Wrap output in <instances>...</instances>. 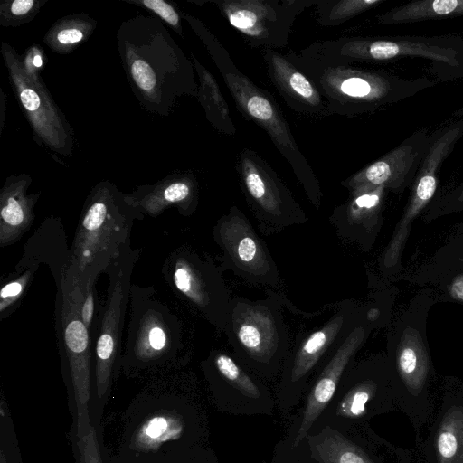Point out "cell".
<instances>
[{"instance_id":"30bf717a","label":"cell","mask_w":463,"mask_h":463,"mask_svg":"<svg viewBox=\"0 0 463 463\" xmlns=\"http://www.w3.org/2000/svg\"><path fill=\"white\" fill-rule=\"evenodd\" d=\"M213 240L222 250L220 268L253 285L279 287L280 275L267 245L237 206L218 219Z\"/></svg>"},{"instance_id":"8992f818","label":"cell","mask_w":463,"mask_h":463,"mask_svg":"<svg viewBox=\"0 0 463 463\" xmlns=\"http://www.w3.org/2000/svg\"><path fill=\"white\" fill-rule=\"evenodd\" d=\"M285 56L317 86L327 104L328 115L352 116L386 94L384 80L353 62L327 59L307 48Z\"/></svg>"},{"instance_id":"d590c367","label":"cell","mask_w":463,"mask_h":463,"mask_svg":"<svg viewBox=\"0 0 463 463\" xmlns=\"http://www.w3.org/2000/svg\"><path fill=\"white\" fill-rule=\"evenodd\" d=\"M126 3L139 5L156 14L167 24L180 37L184 38L181 14L176 7L165 0H123Z\"/></svg>"},{"instance_id":"7c38bea8","label":"cell","mask_w":463,"mask_h":463,"mask_svg":"<svg viewBox=\"0 0 463 463\" xmlns=\"http://www.w3.org/2000/svg\"><path fill=\"white\" fill-rule=\"evenodd\" d=\"M251 47L283 48L296 18L317 0H212Z\"/></svg>"},{"instance_id":"74e56055","label":"cell","mask_w":463,"mask_h":463,"mask_svg":"<svg viewBox=\"0 0 463 463\" xmlns=\"http://www.w3.org/2000/svg\"><path fill=\"white\" fill-rule=\"evenodd\" d=\"M453 292L458 298L463 299V279H459L453 287Z\"/></svg>"},{"instance_id":"1f68e13d","label":"cell","mask_w":463,"mask_h":463,"mask_svg":"<svg viewBox=\"0 0 463 463\" xmlns=\"http://www.w3.org/2000/svg\"><path fill=\"white\" fill-rule=\"evenodd\" d=\"M38 266L32 265L24 269H14L0 290V317L4 319L12 314L22 300L33 279Z\"/></svg>"},{"instance_id":"8d00e7d4","label":"cell","mask_w":463,"mask_h":463,"mask_svg":"<svg viewBox=\"0 0 463 463\" xmlns=\"http://www.w3.org/2000/svg\"><path fill=\"white\" fill-rule=\"evenodd\" d=\"M1 91V95H0V107H1V119H0V133L2 132L3 130V126H4V121H5V112H6V102H5V95L4 93V91L2 90H0Z\"/></svg>"},{"instance_id":"6da1fadb","label":"cell","mask_w":463,"mask_h":463,"mask_svg":"<svg viewBox=\"0 0 463 463\" xmlns=\"http://www.w3.org/2000/svg\"><path fill=\"white\" fill-rule=\"evenodd\" d=\"M116 39L128 84L144 109L165 117L183 97H197L193 61L160 19L138 14L121 22Z\"/></svg>"},{"instance_id":"2e32d148","label":"cell","mask_w":463,"mask_h":463,"mask_svg":"<svg viewBox=\"0 0 463 463\" xmlns=\"http://www.w3.org/2000/svg\"><path fill=\"white\" fill-rule=\"evenodd\" d=\"M358 316L355 308L345 300L340 303L336 312L326 323L306 335H298L286 358L289 383L297 384L304 380L337 345Z\"/></svg>"},{"instance_id":"7a4b0ae2","label":"cell","mask_w":463,"mask_h":463,"mask_svg":"<svg viewBox=\"0 0 463 463\" xmlns=\"http://www.w3.org/2000/svg\"><path fill=\"white\" fill-rule=\"evenodd\" d=\"M144 215L113 183L95 184L84 202L71 249L67 270L80 288L96 281L111 262L130 245L136 220Z\"/></svg>"},{"instance_id":"44dd1931","label":"cell","mask_w":463,"mask_h":463,"mask_svg":"<svg viewBox=\"0 0 463 463\" xmlns=\"http://www.w3.org/2000/svg\"><path fill=\"white\" fill-rule=\"evenodd\" d=\"M70 262L71 249L68 248L61 221L57 218H47L27 240L15 269L46 264L58 286L64 278Z\"/></svg>"},{"instance_id":"277c9868","label":"cell","mask_w":463,"mask_h":463,"mask_svg":"<svg viewBox=\"0 0 463 463\" xmlns=\"http://www.w3.org/2000/svg\"><path fill=\"white\" fill-rule=\"evenodd\" d=\"M264 299L232 298L223 332L235 355L264 371L277 367L289 353V336L278 292Z\"/></svg>"},{"instance_id":"e0dca14e","label":"cell","mask_w":463,"mask_h":463,"mask_svg":"<svg viewBox=\"0 0 463 463\" xmlns=\"http://www.w3.org/2000/svg\"><path fill=\"white\" fill-rule=\"evenodd\" d=\"M126 197L144 216L159 215L170 207L188 216L198 204V182L192 172L175 171L154 184L137 186Z\"/></svg>"},{"instance_id":"4316f807","label":"cell","mask_w":463,"mask_h":463,"mask_svg":"<svg viewBox=\"0 0 463 463\" xmlns=\"http://www.w3.org/2000/svg\"><path fill=\"white\" fill-rule=\"evenodd\" d=\"M184 423L174 413L156 414L144 421L136 431L131 447L139 451L156 450L163 443L182 436Z\"/></svg>"},{"instance_id":"836d02e7","label":"cell","mask_w":463,"mask_h":463,"mask_svg":"<svg viewBox=\"0 0 463 463\" xmlns=\"http://www.w3.org/2000/svg\"><path fill=\"white\" fill-rule=\"evenodd\" d=\"M77 446L80 463H102L96 430L88 408L77 411Z\"/></svg>"},{"instance_id":"ac0fdd59","label":"cell","mask_w":463,"mask_h":463,"mask_svg":"<svg viewBox=\"0 0 463 463\" xmlns=\"http://www.w3.org/2000/svg\"><path fill=\"white\" fill-rule=\"evenodd\" d=\"M263 60L271 82L287 104L308 116H327V104L313 81L285 55L263 49Z\"/></svg>"},{"instance_id":"5b68a950","label":"cell","mask_w":463,"mask_h":463,"mask_svg":"<svg viewBox=\"0 0 463 463\" xmlns=\"http://www.w3.org/2000/svg\"><path fill=\"white\" fill-rule=\"evenodd\" d=\"M1 54L13 91L35 142L53 154L71 156L75 146L73 128L52 99L40 72L26 68L22 56L5 42L1 43Z\"/></svg>"},{"instance_id":"603a6c76","label":"cell","mask_w":463,"mask_h":463,"mask_svg":"<svg viewBox=\"0 0 463 463\" xmlns=\"http://www.w3.org/2000/svg\"><path fill=\"white\" fill-rule=\"evenodd\" d=\"M420 152L411 146H401L342 182L350 194L380 186L397 187Z\"/></svg>"},{"instance_id":"52a82bcc","label":"cell","mask_w":463,"mask_h":463,"mask_svg":"<svg viewBox=\"0 0 463 463\" xmlns=\"http://www.w3.org/2000/svg\"><path fill=\"white\" fill-rule=\"evenodd\" d=\"M235 168L241 191L262 232L272 233L307 221L287 185L255 151L244 148Z\"/></svg>"},{"instance_id":"8fae6325","label":"cell","mask_w":463,"mask_h":463,"mask_svg":"<svg viewBox=\"0 0 463 463\" xmlns=\"http://www.w3.org/2000/svg\"><path fill=\"white\" fill-rule=\"evenodd\" d=\"M138 255V250L129 245L106 271L109 279L108 297L94 342V375L99 398H102L109 389L118 357L124 317L132 288L131 275Z\"/></svg>"},{"instance_id":"cb8c5ba5","label":"cell","mask_w":463,"mask_h":463,"mask_svg":"<svg viewBox=\"0 0 463 463\" xmlns=\"http://www.w3.org/2000/svg\"><path fill=\"white\" fill-rule=\"evenodd\" d=\"M320 463H421L415 449L398 448L385 461L379 462L364 449L332 429H325L311 442Z\"/></svg>"},{"instance_id":"3957f363","label":"cell","mask_w":463,"mask_h":463,"mask_svg":"<svg viewBox=\"0 0 463 463\" xmlns=\"http://www.w3.org/2000/svg\"><path fill=\"white\" fill-rule=\"evenodd\" d=\"M180 14L206 48L240 111L266 131L290 165L309 201L319 207L322 191L318 180L276 101L238 69L228 51L199 19L183 11Z\"/></svg>"},{"instance_id":"4dcf8cb0","label":"cell","mask_w":463,"mask_h":463,"mask_svg":"<svg viewBox=\"0 0 463 463\" xmlns=\"http://www.w3.org/2000/svg\"><path fill=\"white\" fill-rule=\"evenodd\" d=\"M383 0H317V21L322 26H336L373 8Z\"/></svg>"},{"instance_id":"d6986e66","label":"cell","mask_w":463,"mask_h":463,"mask_svg":"<svg viewBox=\"0 0 463 463\" xmlns=\"http://www.w3.org/2000/svg\"><path fill=\"white\" fill-rule=\"evenodd\" d=\"M311 52L335 61L354 62L367 60H388L402 54H421L439 57L449 61V57L420 45L397 43L388 40H368L354 37H341L312 43L307 46Z\"/></svg>"},{"instance_id":"f1b7e54d","label":"cell","mask_w":463,"mask_h":463,"mask_svg":"<svg viewBox=\"0 0 463 463\" xmlns=\"http://www.w3.org/2000/svg\"><path fill=\"white\" fill-rule=\"evenodd\" d=\"M207 364L228 385L250 398H259L260 391L257 383L244 371L238 359L229 352L214 349Z\"/></svg>"},{"instance_id":"f546056e","label":"cell","mask_w":463,"mask_h":463,"mask_svg":"<svg viewBox=\"0 0 463 463\" xmlns=\"http://www.w3.org/2000/svg\"><path fill=\"white\" fill-rule=\"evenodd\" d=\"M455 14H463V0H427L411 3L385 14L380 21L383 24H393Z\"/></svg>"},{"instance_id":"484cf974","label":"cell","mask_w":463,"mask_h":463,"mask_svg":"<svg viewBox=\"0 0 463 463\" xmlns=\"http://www.w3.org/2000/svg\"><path fill=\"white\" fill-rule=\"evenodd\" d=\"M97 22L88 14L78 13L57 20L43 36L44 43L54 52H73L94 33Z\"/></svg>"},{"instance_id":"e575fe53","label":"cell","mask_w":463,"mask_h":463,"mask_svg":"<svg viewBox=\"0 0 463 463\" xmlns=\"http://www.w3.org/2000/svg\"><path fill=\"white\" fill-rule=\"evenodd\" d=\"M79 298L80 317L87 326L90 335L94 342L97 338L103 307L100 306L96 290V281H89L83 288Z\"/></svg>"},{"instance_id":"ba28073f","label":"cell","mask_w":463,"mask_h":463,"mask_svg":"<svg viewBox=\"0 0 463 463\" xmlns=\"http://www.w3.org/2000/svg\"><path fill=\"white\" fill-rule=\"evenodd\" d=\"M163 272L183 300L223 331L232 297L220 267L192 250L181 248L166 259Z\"/></svg>"},{"instance_id":"9c48e42d","label":"cell","mask_w":463,"mask_h":463,"mask_svg":"<svg viewBox=\"0 0 463 463\" xmlns=\"http://www.w3.org/2000/svg\"><path fill=\"white\" fill-rule=\"evenodd\" d=\"M55 326L60 354L70 373L77 411L88 408L91 386L93 341L79 307L77 279L66 272L56 286Z\"/></svg>"},{"instance_id":"4fadbf2b","label":"cell","mask_w":463,"mask_h":463,"mask_svg":"<svg viewBox=\"0 0 463 463\" xmlns=\"http://www.w3.org/2000/svg\"><path fill=\"white\" fill-rule=\"evenodd\" d=\"M132 320L127 347L140 361L148 362L165 355L181 344L179 321L167 308L151 298V294L137 297L131 288Z\"/></svg>"},{"instance_id":"5bb4252c","label":"cell","mask_w":463,"mask_h":463,"mask_svg":"<svg viewBox=\"0 0 463 463\" xmlns=\"http://www.w3.org/2000/svg\"><path fill=\"white\" fill-rule=\"evenodd\" d=\"M414 449L421 463H463V390L443 389Z\"/></svg>"},{"instance_id":"7402d4cb","label":"cell","mask_w":463,"mask_h":463,"mask_svg":"<svg viewBox=\"0 0 463 463\" xmlns=\"http://www.w3.org/2000/svg\"><path fill=\"white\" fill-rule=\"evenodd\" d=\"M384 187L350 194L348 200L336 206L330 222L340 237L357 241L368 233L378 222L381 199Z\"/></svg>"},{"instance_id":"ffe728a7","label":"cell","mask_w":463,"mask_h":463,"mask_svg":"<svg viewBox=\"0 0 463 463\" xmlns=\"http://www.w3.org/2000/svg\"><path fill=\"white\" fill-rule=\"evenodd\" d=\"M28 174L8 176L0 191V246L15 243L32 226L39 194H29Z\"/></svg>"},{"instance_id":"83f0119b","label":"cell","mask_w":463,"mask_h":463,"mask_svg":"<svg viewBox=\"0 0 463 463\" xmlns=\"http://www.w3.org/2000/svg\"><path fill=\"white\" fill-rule=\"evenodd\" d=\"M379 396L395 400L393 390H384L375 378L364 377L349 389L341 401L338 411L347 418H361L367 414L369 405L374 404Z\"/></svg>"},{"instance_id":"f35d334b","label":"cell","mask_w":463,"mask_h":463,"mask_svg":"<svg viewBox=\"0 0 463 463\" xmlns=\"http://www.w3.org/2000/svg\"><path fill=\"white\" fill-rule=\"evenodd\" d=\"M460 200H462V201H463V193H462V194H461V196H460Z\"/></svg>"},{"instance_id":"d4e9b609","label":"cell","mask_w":463,"mask_h":463,"mask_svg":"<svg viewBox=\"0 0 463 463\" xmlns=\"http://www.w3.org/2000/svg\"><path fill=\"white\" fill-rule=\"evenodd\" d=\"M191 57L198 76L196 98L204 110L207 120L217 131L233 136L236 133V127L216 80L193 52Z\"/></svg>"},{"instance_id":"9a60e30c","label":"cell","mask_w":463,"mask_h":463,"mask_svg":"<svg viewBox=\"0 0 463 463\" xmlns=\"http://www.w3.org/2000/svg\"><path fill=\"white\" fill-rule=\"evenodd\" d=\"M368 329L367 325L357 318L328 354L327 363L308 395L293 447H297L303 440L313 423L332 400L344 373L364 344Z\"/></svg>"},{"instance_id":"d6a6232c","label":"cell","mask_w":463,"mask_h":463,"mask_svg":"<svg viewBox=\"0 0 463 463\" xmlns=\"http://www.w3.org/2000/svg\"><path fill=\"white\" fill-rule=\"evenodd\" d=\"M49 0H3L0 4V24L18 27L30 23Z\"/></svg>"}]
</instances>
